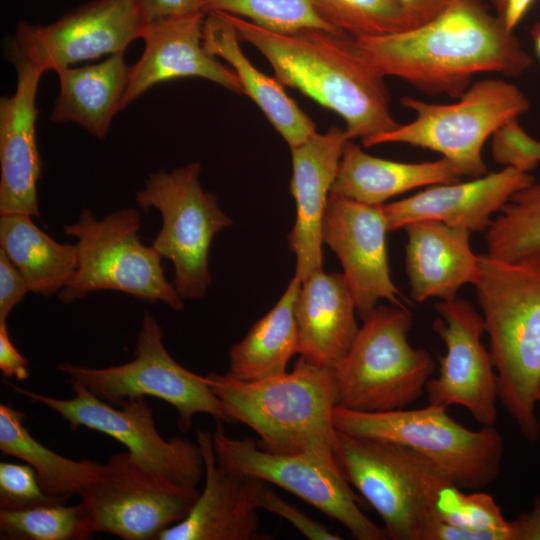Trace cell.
<instances>
[{
	"mask_svg": "<svg viewBox=\"0 0 540 540\" xmlns=\"http://www.w3.org/2000/svg\"><path fill=\"white\" fill-rule=\"evenodd\" d=\"M353 38L384 77H398L429 95L458 98L477 74L517 77L532 64L513 31L478 0H459L414 28Z\"/></svg>",
	"mask_w": 540,
	"mask_h": 540,
	"instance_id": "1",
	"label": "cell"
},
{
	"mask_svg": "<svg viewBox=\"0 0 540 540\" xmlns=\"http://www.w3.org/2000/svg\"><path fill=\"white\" fill-rule=\"evenodd\" d=\"M241 41L254 46L275 77L299 90L345 122L349 140L394 130L384 76L359 52L353 37L320 29L282 33L221 13Z\"/></svg>",
	"mask_w": 540,
	"mask_h": 540,
	"instance_id": "2",
	"label": "cell"
},
{
	"mask_svg": "<svg viewBox=\"0 0 540 540\" xmlns=\"http://www.w3.org/2000/svg\"><path fill=\"white\" fill-rule=\"evenodd\" d=\"M226 412L259 436L257 445L270 453L305 455L339 470L334 457L337 404L334 369L301 357L291 372L244 382L227 374L206 375Z\"/></svg>",
	"mask_w": 540,
	"mask_h": 540,
	"instance_id": "3",
	"label": "cell"
},
{
	"mask_svg": "<svg viewBox=\"0 0 540 540\" xmlns=\"http://www.w3.org/2000/svg\"><path fill=\"white\" fill-rule=\"evenodd\" d=\"M490 353L498 377L499 400L522 435L537 441L540 422V261L510 264L479 255L474 284Z\"/></svg>",
	"mask_w": 540,
	"mask_h": 540,
	"instance_id": "4",
	"label": "cell"
},
{
	"mask_svg": "<svg viewBox=\"0 0 540 540\" xmlns=\"http://www.w3.org/2000/svg\"><path fill=\"white\" fill-rule=\"evenodd\" d=\"M334 457L346 481L379 514L389 539L427 540L438 522V496L452 483L430 460L397 444L338 430Z\"/></svg>",
	"mask_w": 540,
	"mask_h": 540,
	"instance_id": "5",
	"label": "cell"
},
{
	"mask_svg": "<svg viewBox=\"0 0 540 540\" xmlns=\"http://www.w3.org/2000/svg\"><path fill=\"white\" fill-rule=\"evenodd\" d=\"M333 425L347 434L409 448L465 491L487 487L501 470L504 444L499 431L494 426L470 430L444 407L362 412L336 406Z\"/></svg>",
	"mask_w": 540,
	"mask_h": 540,
	"instance_id": "6",
	"label": "cell"
},
{
	"mask_svg": "<svg viewBox=\"0 0 540 540\" xmlns=\"http://www.w3.org/2000/svg\"><path fill=\"white\" fill-rule=\"evenodd\" d=\"M362 321L334 369L337 406L362 412L407 408L422 396L435 370L430 353L409 343L412 314L405 306L377 305Z\"/></svg>",
	"mask_w": 540,
	"mask_h": 540,
	"instance_id": "7",
	"label": "cell"
},
{
	"mask_svg": "<svg viewBox=\"0 0 540 540\" xmlns=\"http://www.w3.org/2000/svg\"><path fill=\"white\" fill-rule=\"evenodd\" d=\"M401 104L415 112V119L363 139V146L403 143L435 151L470 179L487 174L482 157L487 139L530 107L516 85L493 78L471 84L454 103H429L406 96Z\"/></svg>",
	"mask_w": 540,
	"mask_h": 540,
	"instance_id": "8",
	"label": "cell"
},
{
	"mask_svg": "<svg viewBox=\"0 0 540 540\" xmlns=\"http://www.w3.org/2000/svg\"><path fill=\"white\" fill-rule=\"evenodd\" d=\"M141 215L129 207L98 220L83 209L77 221L63 227L77 239V268L70 282L58 293L71 304L100 290L119 291L138 299L163 302L175 311L183 309V298L162 268V256L138 236Z\"/></svg>",
	"mask_w": 540,
	"mask_h": 540,
	"instance_id": "9",
	"label": "cell"
},
{
	"mask_svg": "<svg viewBox=\"0 0 540 540\" xmlns=\"http://www.w3.org/2000/svg\"><path fill=\"white\" fill-rule=\"evenodd\" d=\"M198 162L150 173L135 193L140 208L157 209L162 227L152 246L174 266L173 284L183 299H200L211 285L209 249L214 236L232 224L218 198L202 189Z\"/></svg>",
	"mask_w": 540,
	"mask_h": 540,
	"instance_id": "10",
	"label": "cell"
},
{
	"mask_svg": "<svg viewBox=\"0 0 540 540\" xmlns=\"http://www.w3.org/2000/svg\"><path fill=\"white\" fill-rule=\"evenodd\" d=\"M163 330L156 318L145 312L133 360L111 367L90 368L68 362L59 370L98 398L118 405L141 396H152L177 411V426L186 433L196 414H207L217 421L233 424L223 402L211 390L206 376L180 365L163 343Z\"/></svg>",
	"mask_w": 540,
	"mask_h": 540,
	"instance_id": "11",
	"label": "cell"
},
{
	"mask_svg": "<svg viewBox=\"0 0 540 540\" xmlns=\"http://www.w3.org/2000/svg\"><path fill=\"white\" fill-rule=\"evenodd\" d=\"M13 392L42 404L66 420L71 430L85 427L122 443L131 458L147 471L174 484L197 488L204 473L198 443L187 438L164 439L144 396L110 404L78 382H70L74 397L59 399L3 380Z\"/></svg>",
	"mask_w": 540,
	"mask_h": 540,
	"instance_id": "12",
	"label": "cell"
},
{
	"mask_svg": "<svg viewBox=\"0 0 540 540\" xmlns=\"http://www.w3.org/2000/svg\"><path fill=\"white\" fill-rule=\"evenodd\" d=\"M199 495L197 488L147 471L125 451L110 456L98 478L78 496L93 533L156 540L163 530L187 517Z\"/></svg>",
	"mask_w": 540,
	"mask_h": 540,
	"instance_id": "13",
	"label": "cell"
},
{
	"mask_svg": "<svg viewBox=\"0 0 540 540\" xmlns=\"http://www.w3.org/2000/svg\"><path fill=\"white\" fill-rule=\"evenodd\" d=\"M212 437L216 460L221 467L294 494L342 524L358 540L389 539L385 528L376 525L360 510L359 499L341 471L305 455L267 452L248 437H230L220 421Z\"/></svg>",
	"mask_w": 540,
	"mask_h": 540,
	"instance_id": "14",
	"label": "cell"
},
{
	"mask_svg": "<svg viewBox=\"0 0 540 540\" xmlns=\"http://www.w3.org/2000/svg\"><path fill=\"white\" fill-rule=\"evenodd\" d=\"M146 21L138 0H94L49 25L20 21L8 56L55 71L104 55L124 54L142 38Z\"/></svg>",
	"mask_w": 540,
	"mask_h": 540,
	"instance_id": "15",
	"label": "cell"
},
{
	"mask_svg": "<svg viewBox=\"0 0 540 540\" xmlns=\"http://www.w3.org/2000/svg\"><path fill=\"white\" fill-rule=\"evenodd\" d=\"M440 317L432 323L446 347L438 356L439 374L426 385L428 404L448 408L459 405L483 426H494L499 400L498 377L493 359L482 343V315L461 298L434 305Z\"/></svg>",
	"mask_w": 540,
	"mask_h": 540,
	"instance_id": "16",
	"label": "cell"
},
{
	"mask_svg": "<svg viewBox=\"0 0 540 540\" xmlns=\"http://www.w3.org/2000/svg\"><path fill=\"white\" fill-rule=\"evenodd\" d=\"M387 232L382 205H368L330 193L322 221V240L340 260L361 320L380 299L404 306L390 275Z\"/></svg>",
	"mask_w": 540,
	"mask_h": 540,
	"instance_id": "17",
	"label": "cell"
},
{
	"mask_svg": "<svg viewBox=\"0 0 540 540\" xmlns=\"http://www.w3.org/2000/svg\"><path fill=\"white\" fill-rule=\"evenodd\" d=\"M16 90L0 99V215L39 217L37 183L42 161L37 146L36 95L43 72L27 61L8 56Z\"/></svg>",
	"mask_w": 540,
	"mask_h": 540,
	"instance_id": "18",
	"label": "cell"
},
{
	"mask_svg": "<svg viewBox=\"0 0 540 540\" xmlns=\"http://www.w3.org/2000/svg\"><path fill=\"white\" fill-rule=\"evenodd\" d=\"M205 13L147 23L144 51L131 66L121 110L152 86L177 78L199 77L243 94L236 73L209 53L203 43Z\"/></svg>",
	"mask_w": 540,
	"mask_h": 540,
	"instance_id": "19",
	"label": "cell"
},
{
	"mask_svg": "<svg viewBox=\"0 0 540 540\" xmlns=\"http://www.w3.org/2000/svg\"><path fill=\"white\" fill-rule=\"evenodd\" d=\"M204 462L205 486L187 517L156 540H264L255 502V478L221 467L212 433L196 432Z\"/></svg>",
	"mask_w": 540,
	"mask_h": 540,
	"instance_id": "20",
	"label": "cell"
},
{
	"mask_svg": "<svg viewBox=\"0 0 540 540\" xmlns=\"http://www.w3.org/2000/svg\"><path fill=\"white\" fill-rule=\"evenodd\" d=\"M347 140L345 129L332 127L325 133L315 132L290 148V191L296 205V219L288 235V245L296 255L294 277L300 282L323 269L322 221Z\"/></svg>",
	"mask_w": 540,
	"mask_h": 540,
	"instance_id": "21",
	"label": "cell"
},
{
	"mask_svg": "<svg viewBox=\"0 0 540 540\" xmlns=\"http://www.w3.org/2000/svg\"><path fill=\"white\" fill-rule=\"evenodd\" d=\"M533 182L530 172L504 167L466 182L432 185L382 208L388 231L420 220H438L471 233L482 232L490 226L495 212Z\"/></svg>",
	"mask_w": 540,
	"mask_h": 540,
	"instance_id": "22",
	"label": "cell"
},
{
	"mask_svg": "<svg viewBox=\"0 0 540 540\" xmlns=\"http://www.w3.org/2000/svg\"><path fill=\"white\" fill-rule=\"evenodd\" d=\"M405 269L410 295L417 303L430 298L451 300L465 284H475L479 255L471 249V232L438 220L407 224Z\"/></svg>",
	"mask_w": 540,
	"mask_h": 540,
	"instance_id": "23",
	"label": "cell"
},
{
	"mask_svg": "<svg viewBox=\"0 0 540 540\" xmlns=\"http://www.w3.org/2000/svg\"><path fill=\"white\" fill-rule=\"evenodd\" d=\"M356 307L343 274L317 270L301 282L296 303L298 354L335 369L358 333Z\"/></svg>",
	"mask_w": 540,
	"mask_h": 540,
	"instance_id": "24",
	"label": "cell"
},
{
	"mask_svg": "<svg viewBox=\"0 0 540 540\" xmlns=\"http://www.w3.org/2000/svg\"><path fill=\"white\" fill-rule=\"evenodd\" d=\"M235 27L220 13H207L203 24L206 50L225 60L236 73L243 89L260 108L290 148L316 131L312 119L286 93L276 78L258 70L243 53Z\"/></svg>",
	"mask_w": 540,
	"mask_h": 540,
	"instance_id": "25",
	"label": "cell"
},
{
	"mask_svg": "<svg viewBox=\"0 0 540 540\" xmlns=\"http://www.w3.org/2000/svg\"><path fill=\"white\" fill-rule=\"evenodd\" d=\"M461 174L446 158L419 163L386 160L364 152L347 140L331 194L368 205H383L396 195L415 188L451 184Z\"/></svg>",
	"mask_w": 540,
	"mask_h": 540,
	"instance_id": "26",
	"label": "cell"
},
{
	"mask_svg": "<svg viewBox=\"0 0 540 540\" xmlns=\"http://www.w3.org/2000/svg\"><path fill=\"white\" fill-rule=\"evenodd\" d=\"M131 67L124 54H114L97 64L58 70L60 91L50 120L76 123L103 139L114 115L121 110Z\"/></svg>",
	"mask_w": 540,
	"mask_h": 540,
	"instance_id": "27",
	"label": "cell"
},
{
	"mask_svg": "<svg viewBox=\"0 0 540 540\" xmlns=\"http://www.w3.org/2000/svg\"><path fill=\"white\" fill-rule=\"evenodd\" d=\"M300 288V280L293 277L275 306L230 349V376L252 382L286 372L290 359L298 353L296 303Z\"/></svg>",
	"mask_w": 540,
	"mask_h": 540,
	"instance_id": "28",
	"label": "cell"
},
{
	"mask_svg": "<svg viewBox=\"0 0 540 540\" xmlns=\"http://www.w3.org/2000/svg\"><path fill=\"white\" fill-rule=\"evenodd\" d=\"M26 214L0 215V249L19 269L30 292L59 293L77 268L76 245L62 244L37 227Z\"/></svg>",
	"mask_w": 540,
	"mask_h": 540,
	"instance_id": "29",
	"label": "cell"
},
{
	"mask_svg": "<svg viewBox=\"0 0 540 540\" xmlns=\"http://www.w3.org/2000/svg\"><path fill=\"white\" fill-rule=\"evenodd\" d=\"M25 420L26 414L11 403L0 404V450L32 466L46 494L79 495L98 478L102 464L55 453L31 435L24 425Z\"/></svg>",
	"mask_w": 540,
	"mask_h": 540,
	"instance_id": "30",
	"label": "cell"
},
{
	"mask_svg": "<svg viewBox=\"0 0 540 540\" xmlns=\"http://www.w3.org/2000/svg\"><path fill=\"white\" fill-rule=\"evenodd\" d=\"M485 231L487 255L522 264L540 261V183L517 191Z\"/></svg>",
	"mask_w": 540,
	"mask_h": 540,
	"instance_id": "31",
	"label": "cell"
},
{
	"mask_svg": "<svg viewBox=\"0 0 540 540\" xmlns=\"http://www.w3.org/2000/svg\"><path fill=\"white\" fill-rule=\"evenodd\" d=\"M40 505L0 510V538L4 540H86L94 534L81 503Z\"/></svg>",
	"mask_w": 540,
	"mask_h": 540,
	"instance_id": "32",
	"label": "cell"
},
{
	"mask_svg": "<svg viewBox=\"0 0 540 540\" xmlns=\"http://www.w3.org/2000/svg\"><path fill=\"white\" fill-rule=\"evenodd\" d=\"M204 12L227 13L275 32L320 29L346 34L329 24L312 0H206Z\"/></svg>",
	"mask_w": 540,
	"mask_h": 540,
	"instance_id": "33",
	"label": "cell"
},
{
	"mask_svg": "<svg viewBox=\"0 0 540 540\" xmlns=\"http://www.w3.org/2000/svg\"><path fill=\"white\" fill-rule=\"evenodd\" d=\"M333 27L352 37L384 35L411 28L397 0H312Z\"/></svg>",
	"mask_w": 540,
	"mask_h": 540,
	"instance_id": "34",
	"label": "cell"
},
{
	"mask_svg": "<svg viewBox=\"0 0 540 540\" xmlns=\"http://www.w3.org/2000/svg\"><path fill=\"white\" fill-rule=\"evenodd\" d=\"M69 496H50L29 464L0 463V510H22L67 502Z\"/></svg>",
	"mask_w": 540,
	"mask_h": 540,
	"instance_id": "35",
	"label": "cell"
},
{
	"mask_svg": "<svg viewBox=\"0 0 540 540\" xmlns=\"http://www.w3.org/2000/svg\"><path fill=\"white\" fill-rule=\"evenodd\" d=\"M268 484L255 478L254 497L259 509L267 510L285 519L310 540L342 539L338 534L329 531L321 523L285 501Z\"/></svg>",
	"mask_w": 540,
	"mask_h": 540,
	"instance_id": "36",
	"label": "cell"
},
{
	"mask_svg": "<svg viewBox=\"0 0 540 540\" xmlns=\"http://www.w3.org/2000/svg\"><path fill=\"white\" fill-rule=\"evenodd\" d=\"M28 292L30 290L25 278L0 249V322H6L11 311Z\"/></svg>",
	"mask_w": 540,
	"mask_h": 540,
	"instance_id": "37",
	"label": "cell"
},
{
	"mask_svg": "<svg viewBox=\"0 0 540 540\" xmlns=\"http://www.w3.org/2000/svg\"><path fill=\"white\" fill-rule=\"evenodd\" d=\"M138 2L147 24L170 18L205 13L206 0H138Z\"/></svg>",
	"mask_w": 540,
	"mask_h": 540,
	"instance_id": "38",
	"label": "cell"
},
{
	"mask_svg": "<svg viewBox=\"0 0 540 540\" xmlns=\"http://www.w3.org/2000/svg\"><path fill=\"white\" fill-rule=\"evenodd\" d=\"M0 370L8 379L29 377L28 360L14 346L6 322H0Z\"/></svg>",
	"mask_w": 540,
	"mask_h": 540,
	"instance_id": "39",
	"label": "cell"
},
{
	"mask_svg": "<svg viewBox=\"0 0 540 540\" xmlns=\"http://www.w3.org/2000/svg\"><path fill=\"white\" fill-rule=\"evenodd\" d=\"M405 10L411 28L420 26L448 9L459 0H397Z\"/></svg>",
	"mask_w": 540,
	"mask_h": 540,
	"instance_id": "40",
	"label": "cell"
},
{
	"mask_svg": "<svg viewBox=\"0 0 540 540\" xmlns=\"http://www.w3.org/2000/svg\"><path fill=\"white\" fill-rule=\"evenodd\" d=\"M514 540H540V498L529 513L511 521Z\"/></svg>",
	"mask_w": 540,
	"mask_h": 540,
	"instance_id": "41",
	"label": "cell"
},
{
	"mask_svg": "<svg viewBox=\"0 0 540 540\" xmlns=\"http://www.w3.org/2000/svg\"><path fill=\"white\" fill-rule=\"evenodd\" d=\"M534 0H505L498 13L505 27L513 31L522 20Z\"/></svg>",
	"mask_w": 540,
	"mask_h": 540,
	"instance_id": "42",
	"label": "cell"
},
{
	"mask_svg": "<svg viewBox=\"0 0 540 540\" xmlns=\"http://www.w3.org/2000/svg\"><path fill=\"white\" fill-rule=\"evenodd\" d=\"M532 37L534 40L535 50L537 52L538 57L540 58V22H538L533 30H532Z\"/></svg>",
	"mask_w": 540,
	"mask_h": 540,
	"instance_id": "43",
	"label": "cell"
},
{
	"mask_svg": "<svg viewBox=\"0 0 540 540\" xmlns=\"http://www.w3.org/2000/svg\"><path fill=\"white\" fill-rule=\"evenodd\" d=\"M493 2V4L495 5V7L497 8V11L498 13L500 12L503 4H504V1L505 0H491Z\"/></svg>",
	"mask_w": 540,
	"mask_h": 540,
	"instance_id": "44",
	"label": "cell"
},
{
	"mask_svg": "<svg viewBox=\"0 0 540 540\" xmlns=\"http://www.w3.org/2000/svg\"><path fill=\"white\" fill-rule=\"evenodd\" d=\"M536 399H537V401H540V388H539V390L537 392Z\"/></svg>",
	"mask_w": 540,
	"mask_h": 540,
	"instance_id": "45",
	"label": "cell"
},
{
	"mask_svg": "<svg viewBox=\"0 0 540 540\" xmlns=\"http://www.w3.org/2000/svg\"><path fill=\"white\" fill-rule=\"evenodd\" d=\"M537 156H538V159L540 160V146L538 148Z\"/></svg>",
	"mask_w": 540,
	"mask_h": 540,
	"instance_id": "46",
	"label": "cell"
}]
</instances>
